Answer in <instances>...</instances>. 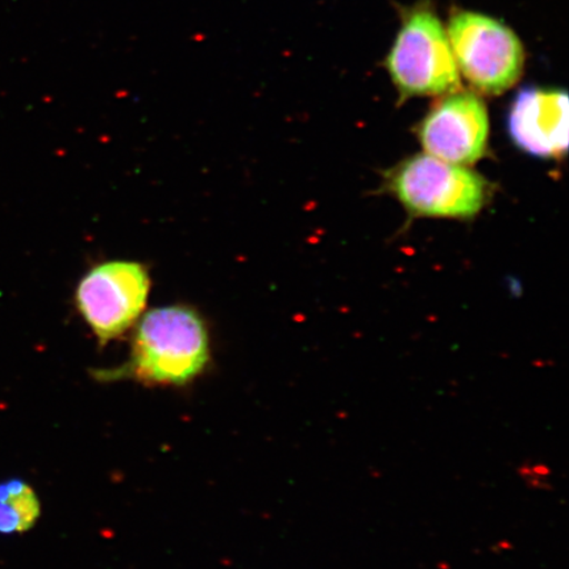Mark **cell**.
<instances>
[{"label":"cell","instance_id":"277c9868","mask_svg":"<svg viewBox=\"0 0 569 569\" xmlns=\"http://www.w3.org/2000/svg\"><path fill=\"white\" fill-rule=\"evenodd\" d=\"M448 39L459 71L475 89L501 94L522 76L521 41L500 21L473 12H459L448 26Z\"/></svg>","mask_w":569,"mask_h":569},{"label":"cell","instance_id":"6da1fadb","mask_svg":"<svg viewBox=\"0 0 569 569\" xmlns=\"http://www.w3.org/2000/svg\"><path fill=\"white\" fill-rule=\"evenodd\" d=\"M209 361V332L201 316L188 306H166L140 320L127 372L147 383L183 386Z\"/></svg>","mask_w":569,"mask_h":569},{"label":"cell","instance_id":"5b68a950","mask_svg":"<svg viewBox=\"0 0 569 569\" xmlns=\"http://www.w3.org/2000/svg\"><path fill=\"white\" fill-rule=\"evenodd\" d=\"M151 279L140 262L109 261L83 276L76 291L78 310L97 338L122 337L146 309Z\"/></svg>","mask_w":569,"mask_h":569},{"label":"cell","instance_id":"8992f818","mask_svg":"<svg viewBox=\"0 0 569 569\" xmlns=\"http://www.w3.org/2000/svg\"><path fill=\"white\" fill-rule=\"evenodd\" d=\"M418 138L425 152L432 158L471 166L487 151V107L472 92H451L427 113L418 128Z\"/></svg>","mask_w":569,"mask_h":569},{"label":"cell","instance_id":"3957f363","mask_svg":"<svg viewBox=\"0 0 569 569\" xmlns=\"http://www.w3.org/2000/svg\"><path fill=\"white\" fill-rule=\"evenodd\" d=\"M391 81L405 98L447 96L460 90L450 39L432 12H412L388 57Z\"/></svg>","mask_w":569,"mask_h":569},{"label":"cell","instance_id":"7a4b0ae2","mask_svg":"<svg viewBox=\"0 0 569 569\" xmlns=\"http://www.w3.org/2000/svg\"><path fill=\"white\" fill-rule=\"evenodd\" d=\"M388 189L411 216L468 219L479 213L489 196L481 176L430 154H416L391 169Z\"/></svg>","mask_w":569,"mask_h":569},{"label":"cell","instance_id":"ba28073f","mask_svg":"<svg viewBox=\"0 0 569 569\" xmlns=\"http://www.w3.org/2000/svg\"><path fill=\"white\" fill-rule=\"evenodd\" d=\"M41 516V503L30 483L21 479L0 482V536L30 531Z\"/></svg>","mask_w":569,"mask_h":569},{"label":"cell","instance_id":"52a82bcc","mask_svg":"<svg viewBox=\"0 0 569 569\" xmlns=\"http://www.w3.org/2000/svg\"><path fill=\"white\" fill-rule=\"evenodd\" d=\"M515 146L539 159H559L568 148V97L565 90L525 88L508 112Z\"/></svg>","mask_w":569,"mask_h":569}]
</instances>
